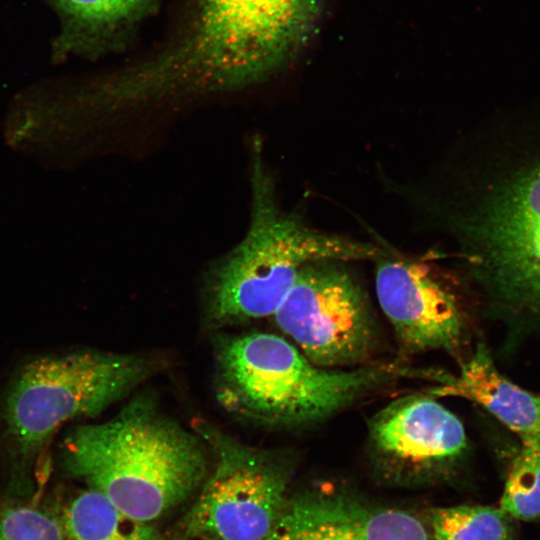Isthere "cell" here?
<instances>
[{"mask_svg":"<svg viewBox=\"0 0 540 540\" xmlns=\"http://www.w3.org/2000/svg\"><path fill=\"white\" fill-rule=\"evenodd\" d=\"M423 214L497 312L540 325V125L473 129L440 166Z\"/></svg>","mask_w":540,"mask_h":540,"instance_id":"1","label":"cell"},{"mask_svg":"<svg viewBox=\"0 0 540 540\" xmlns=\"http://www.w3.org/2000/svg\"><path fill=\"white\" fill-rule=\"evenodd\" d=\"M151 363L135 354L81 351L25 365L4 407L8 437L28 458L64 423L94 416L143 382Z\"/></svg>","mask_w":540,"mask_h":540,"instance_id":"6","label":"cell"},{"mask_svg":"<svg viewBox=\"0 0 540 540\" xmlns=\"http://www.w3.org/2000/svg\"><path fill=\"white\" fill-rule=\"evenodd\" d=\"M217 368L218 398L225 408L286 427L321 422L403 377L427 376L393 363L321 367L286 339L259 332L224 341Z\"/></svg>","mask_w":540,"mask_h":540,"instance_id":"4","label":"cell"},{"mask_svg":"<svg viewBox=\"0 0 540 540\" xmlns=\"http://www.w3.org/2000/svg\"><path fill=\"white\" fill-rule=\"evenodd\" d=\"M499 508L512 519L540 517V442L521 444L506 477Z\"/></svg>","mask_w":540,"mask_h":540,"instance_id":"15","label":"cell"},{"mask_svg":"<svg viewBox=\"0 0 540 540\" xmlns=\"http://www.w3.org/2000/svg\"><path fill=\"white\" fill-rule=\"evenodd\" d=\"M467 445L460 419L428 393L390 402L368 424L370 454L396 473L422 476L448 470Z\"/></svg>","mask_w":540,"mask_h":540,"instance_id":"10","label":"cell"},{"mask_svg":"<svg viewBox=\"0 0 540 540\" xmlns=\"http://www.w3.org/2000/svg\"><path fill=\"white\" fill-rule=\"evenodd\" d=\"M430 524L433 540H513L512 518L490 506L434 508Z\"/></svg>","mask_w":540,"mask_h":540,"instance_id":"14","label":"cell"},{"mask_svg":"<svg viewBox=\"0 0 540 540\" xmlns=\"http://www.w3.org/2000/svg\"><path fill=\"white\" fill-rule=\"evenodd\" d=\"M63 448L67 472L143 522L186 502L207 477L200 440L144 396L107 422L74 429Z\"/></svg>","mask_w":540,"mask_h":540,"instance_id":"2","label":"cell"},{"mask_svg":"<svg viewBox=\"0 0 540 540\" xmlns=\"http://www.w3.org/2000/svg\"><path fill=\"white\" fill-rule=\"evenodd\" d=\"M350 263L318 260L306 264L274 313L279 328L321 367L364 365L376 348L374 313Z\"/></svg>","mask_w":540,"mask_h":540,"instance_id":"8","label":"cell"},{"mask_svg":"<svg viewBox=\"0 0 540 540\" xmlns=\"http://www.w3.org/2000/svg\"><path fill=\"white\" fill-rule=\"evenodd\" d=\"M251 214L242 241L212 265L208 309L221 322L274 315L299 271L318 260L373 261L385 245L321 231L280 208L256 141L251 156Z\"/></svg>","mask_w":540,"mask_h":540,"instance_id":"3","label":"cell"},{"mask_svg":"<svg viewBox=\"0 0 540 540\" xmlns=\"http://www.w3.org/2000/svg\"><path fill=\"white\" fill-rule=\"evenodd\" d=\"M435 398L470 400L517 435L521 444L540 442V394L504 376L487 347L479 343L454 376L443 375L428 392Z\"/></svg>","mask_w":540,"mask_h":540,"instance_id":"12","label":"cell"},{"mask_svg":"<svg viewBox=\"0 0 540 540\" xmlns=\"http://www.w3.org/2000/svg\"><path fill=\"white\" fill-rule=\"evenodd\" d=\"M75 19L88 24H107L130 14L143 0H57Z\"/></svg>","mask_w":540,"mask_h":540,"instance_id":"17","label":"cell"},{"mask_svg":"<svg viewBox=\"0 0 540 540\" xmlns=\"http://www.w3.org/2000/svg\"><path fill=\"white\" fill-rule=\"evenodd\" d=\"M264 540H431L424 523L407 510L369 503L335 490L290 496Z\"/></svg>","mask_w":540,"mask_h":540,"instance_id":"11","label":"cell"},{"mask_svg":"<svg viewBox=\"0 0 540 540\" xmlns=\"http://www.w3.org/2000/svg\"><path fill=\"white\" fill-rule=\"evenodd\" d=\"M320 0H202L180 61L153 86L217 90L248 84L305 40Z\"/></svg>","mask_w":540,"mask_h":540,"instance_id":"5","label":"cell"},{"mask_svg":"<svg viewBox=\"0 0 540 540\" xmlns=\"http://www.w3.org/2000/svg\"><path fill=\"white\" fill-rule=\"evenodd\" d=\"M197 427L215 465L179 521L173 540H264L290 497L288 464L210 424Z\"/></svg>","mask_w":540,"mask_h":540,"instance_id":"7","label":"cell"},{"mask_svg":"<svg viewBox=\"0 0 540 540\" xmlns=\"http://www.w3.org/2000/svg\"><path fill=\"white\" fill-rule=\"evenodd\" d=\"M63 528L66 540H164L153 523L126 515L92 488L67 505Z\"/></svg>","mask_w":540,"mask_h":540,"instance_id":"13","label":"cell"},{"mask_svg":"<svg viewBox=\"0 0 540 540\" xmlns=\"http://www.w3.org/2000/svg\"><path fill=\"white\" fill-rule=\"evenodd\" d=\"M375 263L379 306L401 347L411 354H458L467 319L456 292L426 262L386 246Z\"/></svg>","mask_w":540,"mask_h":540,"instance_id":"9","label":"cell"},{"mask_svg":"<svg viewBox=\"0 0 540 540\" xmlns=\"http://www.w3.org/2000/svg\"><path fill=\"white\" fill-rule=\"evenodd\" d=\"M0 540H66L63 526L30 506H12L0 513Z\"/></svg>","mask_w":540,"mask_h":540,"instance_id":"16","label":"cell"}]
</instances>
